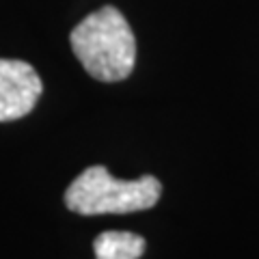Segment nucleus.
I'll use <instances>...</instances> for the list:
<instances>
[{"label": "nucleus", "instance_id": "1", "mask_svg": "<svg viewBox=\"0 0 259 259\" xmlns=\"http://www.w3.org/2000/svg\"><path fill=\"white\" fill-rule=\"evenodd\" d=\"M69 44L80 65L102 82L125 80L136 63V39L123 13L102 7L78 24Z\"/></svg>", "mask_w": 259, "mask_h": 259}, {"label": "nucleus", "instance_id": "2", "mask_svg": "<svg viewBox=\"0 0 259 259\" xmlns=\"http://www.w3.org/2000/svg\"><path fill=\"white\" fill-rule=\"evenodd\" d=\"M162 186L153 175L117 180L104 166H89L65 192V205L82 216L143 212L158 203Z\"/></svg>", "mask_w": 259, "mask_h": 259}, {"label": "nucleus", "instance_id": "3", "mask_svg": "<svg viewBox=\"0 0 259 259\" xmlns=\"http://www.w3.org/2000/svg\"><path fill=\"white\" fill-rule=\"evenodd\" d=\"M44 91L32 65L18 59H0V123L26 117Z\"/></svg>", "mask_w": 259, "mask_h": 259}, {"label": "nucleus", "instance_id": "4", "mask_svg": "<svg viewBox=\"0 0 259 259\" xmlns=\"http://www.w3.org/2000/svg\"><path fill=\"white\" fill-rule=\"evenodd\" d=\"M95 259H141L145 240L130 231H104L93 242Z\"/></svg>", "mask_w": 259, "mask_h": 259}]
</instances>
